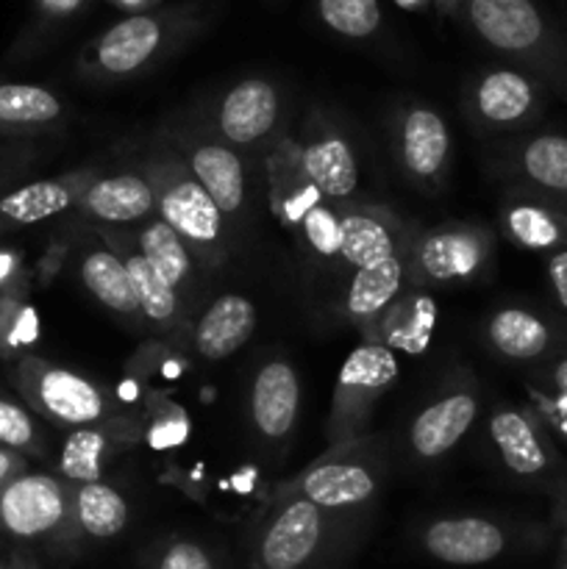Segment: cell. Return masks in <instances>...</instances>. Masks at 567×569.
<instances>
[{
	"label": "cell",
	"mask_w": 567,
	"mask_h": 569,
	"mask_svg": "<svg viewBox=\"0 0 567 569\" xmlns=\"http://www.w3.org/2000/svg\"><path fill=\"white\" fill-rule=\"evenodd\" d=\"M545 272H548L550 292H554L559 309L567 315V248L556 250L545 259Z\"/></svg>",
	"instance_id": "cell-39"
},
{
	"label": "cell",
	"mask_w": 567,
	"mask_h": 569,
	"mask_svg": "<svg viewBox=\"0 0 567 569\" xmlns=\"http://www.w3.org/2000/svg\"><path fill=\"white\" fill-rule=\"evenodd\" d=\"M72 522L78 539L111 542L131 522V506L106 481L72 483Z\"/></svg>",
	"instance_id": "cell-31"
},
{
	"label": "cell",
	"mask_w": 567,
	"mask_h": 569,
	"mask_svg": "<svg viewBox=\"0 0 567 569\" xmlns=\"http://www.w3.org/2000/svg\"><path fill=\"white\" fill-rule=\"evenodd\" d=\"M22 378H26V392L31 395L33 406L56 426L76 431V428L94 426V422L120 415L115 395L100 383L89 381L81 372L31 361L26 365Z\"/></svg>",
	"instance_id": "cell-11"
},
{
	"label": "cell",
	"mask_w": 567,
	"mask_h": 569,
	"mask_svg": "<svg viewBox=\"0 0 567 569\" xmlns=\"http://www.w3.org/2000/svg\"><path fill=\"white\" fill-rule=\"evenodd\" d=\"M189 431L187 415H183L178 406H165V415L153 417V426L148 428V439L156 448H172V445H181L183 437Z\"/></svg>",
	"instance_id": "cell-38"
},
{
	"label": "cell",
	"mask_w": 567,
	"mask_h": 569,
	"mask_svg": "<svg viewBox=\"0 0 567 569\" xmlns=\"http://www.w3.org/2000/svg\"><path fill=\"white\" fill-rule=\"evenodd\" d=\"M253 331L256 306L245 295H220L195 322L192 342L200 359L222 361L237 353Z\"/></svg>",
	"instance_id": "cell-28"
},
{
	"label": "cell",
	"mask_w": 567,
	"mask_h": 569,
	"mask_svg": "<svg viewBox=\"0 0 567 569\" xmlns=\"http://www.w3.org/2000/svg\"><path fill=\"white\" fill-rule=\"evenodd\" d=\"M0 569H6V567H3V565H0Z\"/></svg>",
	"instance_id": "cell-50"
},
{
	"label": "cell",
	"mask_w": 567,
	"mask_h": 569,
	"mask_svg": "<svg viewBox=\"0 0 567 569\" xmlns=\"http://www.w3.org/2000/svg\"><path fill=\"white\" fill-rule=\"evenodd\" d=\"M64 103L59 94L37 83H0V126L48 128L61 120Z\"/></svg>",
	"instance_id": "cell-33"
},
{
	"label": "cell",
	"mask_w": 567,
	"mask_h": 569,
	"mask_svg": "<svg viewBox=\"0 0 567 569\" xmlns=\"http://www.w3.org/2000/svg\"><path fill=\"white\" fill-rule=\"evenodd\" d=\"M133 244L153 264V270L181 295V300H187L195 292L200 270L198 259H195L192 250L183 244V239L159 214L150 217V220H145L137 228Z\"/></svg>",
	"instance_id": "cell-30"
},
{
	"label": "cell",
	"mask_w": 567,
	"mask_h": 569,
	"mask_svg": "<svg viewBox=\"0 0 567 569\" xmlns=\"http://www.w3.org/2000/svg\"><path fill=\"white\" fill-rule=\"evenodd\" d=\"M498 222L504 237L520 250L550 256L567 248V206L523 187L509 183L498 203Z\"/></svg>",
	"instance_id": "cell-21"
},
{
	"label": "cell",
	"mask_w": 567,
	"mask_h": 569,
	"mask_svg": "<svg viewBox=\"0 0 567 569\" xmlns=\"http://www.w3.org/2000/svg\"><path fill=\"white\" fill-rule=\"evenodd\" d=\"M550 89L517 67H489L465 87V114L472 131L489 139H515L548 109Z\"/></svg>",
	"instance_id": "cell-6"
},
{
	"label": "cell",
	"mask_w": 567,
	"mask_h": 569,
	"mask_svg": "<svg viewBox=\"0 0 567 569\" xmlns=\"http://www.w3.org/2000/svg\"><path fill=\"white\" fill-rule=\"evenodd\" d=\"M0 445L14 450H31L37 445V426L28 411L3 398H0Z\"/></svg>",
	"instance_id": "cell-37"
},
{
	"label": "cell",
	"mask_w": 567,
	"mask_h": 569,
	"mask_svg": "<svg viewBox=\"0 0 567 569\" xmlns=\"http://www.w3.org/2000/svg\"><path fill=\"white\" fill-rule=\"evenodd\" d=\"M9 569H37V567H33V565H31V561H28V559H17V561H14V565H11Z\"/></svg>",
	"instance_id": "cell-47"
},
{
	"label": "cell",
	"mask_w": 567,
	"mask_h": 569,
	"mask_svg": "<svg viewBox=\"0 0 567 569\" xmlns=\"http://www.w3.org/2000/svg\"><path fill=\"white\" fill-rule=\"evenodd\" d=\"M559 548H561V550H567V531H565V537H561V542H559Z\"/></svg>",
	"instance_id": "cell-49"
},
{
	"label": "cell",
	"mask_w": 567,
	"mask_h": 569,
	"mask_svg": "<svg viewBox=\"0 0 567 569\" xmlns=\"http://www.w3.org/2000/svg\"><path fill=\"white\" fill-rule=\"evenodd\" d=\"M92 172H72L64 178H50V181H33L28 187L14 189L0 200V217L11 226H37L61 214L70 206L81 203L83 192L92 183Z\"/></svg>",
	"instance_id": "cell-29"
},
{
	"label": "cell",
	"mask_w": 567,
	"mask_h": 569,
	"mask_svg": "<svg viewBox=\"0 0 567 569\" xmlns=\"http://www.w3.org/2000/svg\"><path fill=\"white\" fill-rule=\"evenodd\" d=\"M406 283H409V250L378 261V264L354 270L348 287H345L339 311H342L345 320L365 331L381 311H387L409 289Z\"/></svg>",
	"instance_id": "cell-26"
},
{
	"label": "cell",
	"mask_w": 567,
	"mask_h": 569,
	"mask_svg": "<svg viewBox=\"0 0 567 569\" xmlns=\"http://www.w3.org/2000/svg\"><path fill=\"white\" fill-rule=\"evenodd\" d=\"M500 161L511 187L567 206V133H520L500 144Z\"/></svg>",
	"instance_id": "cell-16"
},
{
	"label": "cell",
	"mask_w": 567,
	"mask_h": 569,
	"mask_svg": "<svg viewBox=\"0 0 567 569\" xmlns=\"http://www.w3.org/2000/svg\"><path fill=\"white\" fill-rule=\"evenodd\" d=\"M200 26L198 6H172L122 17L81 53V76L94 83H120L153 70L176 53Z\"/></svg>",
	"instance_id": "cell-3"
},
{
	"label": "cell",
	"mask_w": 567,
	"mask_h": 569,
	"mask_svg": "<svg viewBox=\"0 0 567 569\" xmlns=\"http://www.w3.org/2000/svg\"><path fill=\"white\" fill-rule=\"evenodd\" d=\"M478 417V392L476 389H450L442 398L428 403L415 415L409 426V450L420 461H437L448 456Z\"/></svg>",
	"instance_id": "cell-23"
},
{
	"label": "cell",
	"mask_w": 567,
	"mask_h": 569,
	"mask_svg": "<svg viewBox=\"0 0 567 569\" xmlns=\"http://www.w3.org/2000/svg\"><path fill=\"white\" fill-rule=\"evenodd\" d=\"M356 517L300 495H272L248 537V569H331L350 550Z\"/></svg>",
	"instance_id": "cell-1"
},
{
	"label": "cell",
	"mask_w": 567,
	"mask_h": 569,
	"mask_svg": "<svg viewBox=\"0 0 567 569\" xmlns=\"http://www.w3.org/2000/svg\"><path fill=\"white\" fill-rule=\"evenodd\" d=\"M250 426L265 445H284L292 439L300 415V378L287 359H267L256 367L248 395Z\"/></svg>",
	"instance_id": "cell-17"
},
{
	"label": "cell",
	"mask_w": 567,
	"mask_h": 569,
	"mask_svg": "<svg viewBox=\"0 0 567 569\" xmlns=\"http://www.w3.org/2000/svg\"><path fill=\"white\" fill-rule=\"evenodd\" d=\"M109 3L120 6V9L131 11V14H139V11H150L161 3V0H109Z\"/></svg>",
	"instance_id": "cell-43"
},
{
	"label": "cell",
	"mask_w": 567,
	"mask_h": 569,
	"mask_svg": "<svg viewBox=\"0 0 567 569\" xmlns=\"http://www.w3.org/2000/svg\"><path fill=\"white\" fill-rule=\"evenodd\" d=\"M384 439L361 437L354 442L334 445L326 456L306 467L292 481L281 483L272 495H300L315 506L337 515L356 517L381 492L384 481Z\"/></svg>",
	"instance_id": "cell-5"
},
{
	"label": "cell",
	"mask_w": 567,
	"mask_h": 569,
	"mask_svg": "<svg viewBox=\"0 0 567 569\" xmlns=\"http://www.w3.org/2000/svg\"><path fill=\"white\" fill-rule=\"evenodd\" d=\"M39 333V320L37 311L31 306H22L20 311L14 315L9 328V345L11 348H22V345H31Z\"/></svg>",
	"instance_id": "cell-40"
},
{
	"label": "cell",
	"mask_w": 567,
	"mask_h": 569,
	"mask_svg": "<svg viewBox=\"0 0 567 569\" xmlns=\"http://www.w3.org/2000/svg\"><path fill=\"white\" fill-rule=\"evenodd\" d=\"M320 20L345 39H367L381 28L378 0H317Z\"/></svg>",
	"instance_id": "cell-34"
},
{
	"label": "cell",
	"mask_w": 567,
	"mask_h": 569,
	"mask_svg": "<svg viewBox=\"0 0 567 569\" xmlns=\"http://www.w3.org/2000/svg\"><path fill=\"white\" fill-rule=\"evenodd\" d=\"M392 159L406 181L422 192L445 187L450 170V131L445 117L426 103L400 106L389 120Z\"/></svg>",
	"instance_id": "cell-9"
},
{
	"label": "cell",
	"mask_w": 567,
	"mask_h": 569,
	"mask_svg": "<svg viewBox=\"0 0 567 569\" xmlns=\"http://www.w3.org/2000/svg\"><path fill=\"white\" fill-rule=\"evenodd\" d=\"M489 442L504 470L520 481H550L559 476V453L531 411L498 406L489 415Z\"/></svg>",
	"instance_id": "cell-14"
},
{
	"label": "cell",
	"mask_w": 567,
	"mask_h": 569,
	"mask_svg": "<svg viewBox=\"0 0 567 569\" xmlns=\"http://www.w3.org/2000/svg\"><path fill=\"white\" fill-rule=\"evenodd\" d=\"M100 237L109 239V248L120 253V259L126 261L128 276H131L133 295H137L139 311H142V320H148L150 326H159L165 331H176L183 322V300L159 272L153 270L148 259L139 253V248L133 244V239L128 242L120 231H109V228H98Z\"/></svg>",
	"instance_id": "cell-27"
},
{
	"label": "cell",
	"mask_w": 567,
	"mask_h": 569,
	"mask_svg": "<svg viewBox=\"0 0 567 569\" xmlns=\"http://www.w3.org/2000/svg\"><path fill=\"white\" fill-rule=\"evenodd\" d=\"M295 237L317 259H339V203L320 200L317 206H311L304 220H300V226L295 228Z\"/></svg>",
	"instance_id": "cell-35"
},
{
	"label": "cell",
	"mask_w": 567,
	"mask_h": 569,
	"mask_svg": "<svg viewBox=\"0 0 567 569\" xmlns=\"http://www.w3.org/2000/svg\"><path fill=\"white\" fill-rule=\"evenodd\" d=\"M420 548L448 567H481L509 550V531L487 517H439L422 526Z\"/></svg>",
	"instance_id": "cell-18"
},
{
	"label": "cell",
	"mask_w": 567,
	"mask_h": 569,
	"mask_svg": "<svg viewBox=\"0 0 567 569\" xmlns=\"http://www.w3.org/2000/svg\"><path fill=\"white\" fill-rule=\"evenodd\" d=\"M281 122V92L267 78H242L217 98L211 131L233 150H253L270 142Z\"/></svg>",
	"instance_id": "cell-13"
},
{
	"label": "cell",
	"mask_w": 567,
	"mask_h": 569,
	"mask_svg": "<svg viewBox=\"0 0 567 569\" xmlns=\"http://www.w3.org/2000/svg\"><path fill=\"white\" fill-rule=\"evenodd\" d=\"M17 470V459L6 450H0V483H6V478H11V472Z\"/></svg>",
	"instance_id": "cell-44"
},
{
	"label": "cell",
	"mask_w": 567,
	"mask_h": 569,
	"mask_svg": "<svg viewBox=\"0 0 567 569\" xmlns=\"http://www.w3.org/2000/svg\"><path fill=\"white\" fill-rule=\"evenodd\" d=\"M543 381L548 383L554 392L559 395H567V356H559V359H554L548 365V370H545Z\"/></svg>",
	"instance_id": "cell-41"
},
{
	"label": "cell",
	"mask_w": 567,
	"mask_h": 569,
	"mask_svg": "<svg viewBox=\"0 0 567 569\" xmlns=\"http://www.w3.org/2000/svg\"><path fill=\"white\" fill-rule=\"evenodd\" d=\"M81 281L103 309L115 311V315L126 317V320H142L126 261L109 244H100V248L83 253Z\"/></svg>",
	"instance_id": "cell-32"
},
{
	"label": "cell",
	"mask_w": 567,
	"mask_h": 569,
	"mask_svg": "<svg viewBox=\"0 0 567 569\" xmlns=\"http://www.w3.org/2000/svg\"><path fill=\"white\" fill-rule=\"evenodd\" d=\"M145 569H222L215 550L198 539L170 537L145 556Z\"/></svg>",
	"instance_id": "cell-36"
},
{
	"label": "cell",
	"mask_w": 567,
	"mask_h": 569,
	"mask_svg": "<svg viewBox=\"0 0 567 569\" xmlns=\"http://www.w3.org/2000/svg\"><path fill=\"white\" fill-rule=\"evenodd\" d=\"M459 9L489 50L567 100V39L534 0H461Z\"/></svg>",
	"instance_id": "cell-2"
},
{
	"label": "cell",
	"mask_w": 567,
	"mask_h": 569,
	"mask_svg": "<svg viewBox=\"0 0 567 569\" xmlns=\"http://www.w3.org/2000/svg\"><path fill=\"white\" fill-rule=\"evenodd\" d=\"M298 144L300 167L306 178L317 187V192L334 203L356 198L359 189V159L350 139L334 126H328L320 114L311 117L306 133Z\"/></svg>",
	"instance_id": "cell-19"
},
{
	"label": "cell",
	"mask_w": 567,
	"mask_h": 569,
	"mask_svg": "<svg viewBox=\"0 0 567 569\" xmlns=\"http://www.w3.org/2000/svg\"><path fill=\"white\" fill-rule=\"evenodd\" d=\"M554 509H556V520L567 528V478L565 481H559V487H556Z\"/></svg>",
	"instance_id": "cell-42"
},
{
	"label": "cell",
	"mask_w": 567,
	"mask_h": 569,
	"mask_svg": "<svg viewBox=\"0 0 567 569\" xmlns=\"http://www.w3.org/2000/svg\"><path fill=\"white\" fill-rule=\"evenodd\" d=\"M398 376L400 361L395 350L378 342H361L359 348L350 350L339 370L331 409H328L326 439L331 448L365 437L372 411L381 403L384 395L398 383Z\"/></svg>",
	"instance_id": "cell-8"
},
{
	"label": "cell",
	"mask_w": 567,
	"mask_h": 569,
	"mask_svg": "<svg viewBox=\"0 0 567 569\" xmlns=\"http://www.w3.org/2000/svg\"><path fill=\"white\" fill-rule=\"evenodd\" d=\"M411 287V283H409ZM439 309L422 289L411 287L361 331L365 342H378L395 353L422 356L434 339Z\"/></svg>",
	"instance_id": "cell-25"
},
{
	"label": "cell",
	"mask_w": 567,
	"mask_h": 569,
	"mask_svg": "<svg viewBox=\"0 0 567 569\" xmlns=\"http://www.w3.org/2000/svg\"><path fill=\"white\" fill-rule=\"evenodd\" d=\"M495 256V233L481 222H442L415 231L409 244V283L417 289L478 281Z\"/></svg>",
	"instance_id": "cell-7"
},
{
	"label": "cell",
	"mask_w": 567,
	"mask_h": 569,
	"mask_svg": "<svg viewBox=\"0 0 567 569\" xmlns=\"http://www.w3.org/2000/svg\"><path fill=\"white\" fill-rule=\"evenodd\" d=\"M14 264H17V259L11 253H0V283L6 281V278L11 276V272H14Z\"/></svg>",
	"instance_id": "cell-46"
},
{
	"label": "cell",
	"mask_w": 567,
	"mask_h": 569,
	"mask_svg": "<svg viewBox=\"0 0 567 569\" xmlns=\"http://www.w3.org/2000/svg\"><path fill=\"white\" fill-rule=\"evenodd\" d=\"M78 206L98 228L142 226L156 217V189L142 170L94 176Z\"/></svg>",
	"instance_id": "cell-24"
},
{
	"label": "cell",
	"mask_w": 567,
	"mask_h": 569,
	"mask_svg": "<svg viewBox=\"0 0 567 569\" xmlns=\"http://www.w3.org/2000/svg\"><path fill=\"white\" fill-rule=\"evenodd\" d=\"M172 148L189 167L195 181L215 200L226 222L242 214L245 203H248V170H245L239 150L222 142L215 131H203V128L176 131Z\"/></svg>",
	"instance_id": "cell-12"
},
{
	"label": "cell",
	"mask_w": 567,
	"mask_h": 569,
	"mask_svg": "<svg viewBox=\"0 0 567 569\" xmlns=\"http://www.w3.org/2000/svg\"><path fill=\"white\" fill-rule=\"evenodd\" d=\"M559 569H567V550L559 548Z\"/></svg>",
	"instance_id": "cell-48"
},
{
	"label": "cell",
	"mask_w": 567,
	"mask_h": 569,
	"mask_svg": "<svg viewBox=\"0 0 567 569\" xmlns=\"http://www.w3.org/2000/svg\"><path fill=\"white\" fill-rule=\"evenodd\" d=\"M487 345L506 361L531 365L559 353L567 345V322L526 306H500L484 326Z\"/></svg>",
	"instance_id": "cell-20"
},
{
	"label": "cell",
	"mask_w": 567,
	"mask_h": 569,
	"mask_svg": "<svg viewBox=\"0 0 567 569\" xmlns=\"http://www.w3.org/2000/svg\"><path fill=\"white\" fill-rule=\"evenodd\" d=\"M0 526L17 539L78 542L72 522V483L53 476L11 478L0 492Z\"/></svg>",
	"instance_id": "cell-10"
},
{
	"label": "cell",
	"mask_w": 567,
	"mask_h": 569,
	"mask_svg": "<svg viewBox=\"0 0 567 569\" xmlns=\"http://www.w3.org/2000/svg\"><path fill=\"white\" fill-rule=\"evenodd\" d=\"M415 228L387 206L345 200L339 203V261L354 270L378 264L409 250Z\"/></svg>",
	"instance_id": "cell-15"
},
{
	"label": "cell",
	"mask_w": 567,
	"mask_h": 569,
	"mask_svg": "<svg viewBox=\"0 0 567 569\" xmlns=\"http://www.w3.org/2000/svg\"><path fill=\"white\" fill-rule=\"evenodd\" d=\"M139 170L156 189V214L183 239L200 267L217 270L228 259L226 217L206 189L195 181L176 148L159 150L142 161Z\"/></svg>",
	"instance_id": "cell-4"
},
{
	"label": "cell",
	"mask_w": 567,
	"mask_h": 569,
	"mask_svg": "<svg viewBox=\"0 0 567 569\" xmlns=\"http://www.w3.org/2000/svg\"><path fill=\"white\" fill-rule=\"evenodd\" d=\"M44 6H48L50 11H59V14H67V11L78 9V6L83 3V0H42Z\"/></svg>",
	"instance_id": "cell-45"
},
{
	"label": "cell",
	"mask_w": 567,
	"mask_h": 569,
	"mask_svg": "<svg viewBox=\"0 0 567 569\" xmlns=\"http://www.w3.org/2000/svg\"><path fill=\"white\" fill-rule=\"evenodd\" d=\"M145 437L137 417L117 415L94 426L76 428L67 437L59 456V470L67 483L103 481V470L122 450L133 448Z\"/></svg>",
	"instance_id": "cell-22"
}]
</instances>
